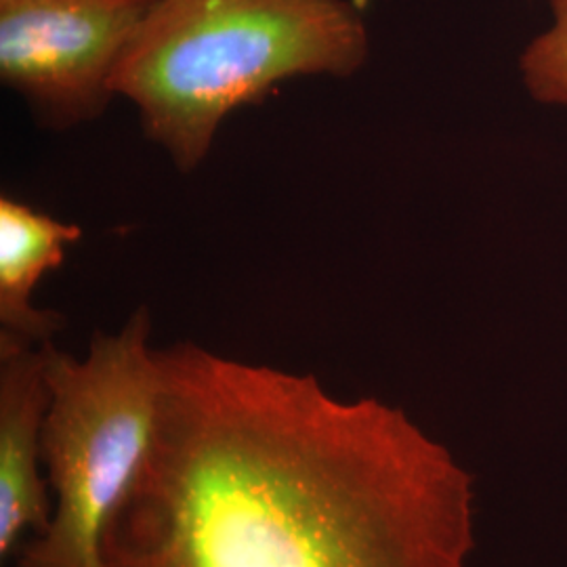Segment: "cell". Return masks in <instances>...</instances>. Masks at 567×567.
<instances>
[{
    "instance_id": "cell-6",
    "label": "cell",
    "mask_w": 567,
    "mask_h": 567,
    "mask_svg": "<svg viewBox=\"0 0 567 567\" xmlns=\"http://www.w3.org/2000/svg\"><path fill=\"white\" fill-rule=\"evenodd\" d=\"M81 238L79 225L63 224L11 196L0 198V337L32 344L53 341L63 316L37 307L32 295Z\"/></svg>"
},
{
    "instance_id": "cell-2",
    "label": "cell",
    "mask_w": 567,
    "mask_h": 567,
    "mask_svg": "<svg viewBox=\"0 0 567 567\" xmlns=\"http://www.w3.org/2000/svg\"><path fill=\"white\" fill-rule=\"evenodd\" d=\"M365 60L368 30L349 0H154L112 89L192 173L238 107L292 79H349Z\"/></svg>"
},
{
    "instance_id": "cell-3",
    "label": "cell",
    "mask_w": 567,
    "mask_h": 567,
    "mask_svg": "<svg viewBox=\"0 0 567 567\" xmlns=\"http://www.w3.org/2000/svg\"><path fill=\"white\" fill-rule=\"evenodd\" d=\"M147 307L95 332L72 358L47 344L51 405L42 461L55 494L49 526L16 553L18 567H105L103 538L156 433L161 364Z\"/></svg>"
},
{
    "instance_id": "cell-1",
    "label": "cell",
    "mask_w": 567,
    "mask_h": 567,
    "mask_svg": "<svg viewBox=\"0 0 567 567\" xmlns=\"http://www.w3.org/2000/svg\"><path fill=\"white\" fill-rule=\"evenodd\" d=\"M156 433L105 567H468L473 482L404 410L313 374L158 349Z\"/></svg>"
},
{
    "instance_id": "cell-4",
    "label": "cell",
    "mask_w": 567,
    "mask_h": 567,
    "mask_svg": "<svg viewBox=\"0 0 567 567\" xmlns=\"http://www.w3.org/2000/svg\"><path fill=\"white\" fill-rule=\"evenodd\" d=\"M154 0H0V81L44 128L102 116L112 79Z\"/></svg>"
},
{
    "instance_id": "cell-7",
    "label": "cell",
    "mask_w": 567,
    "mask_h": 567,
    "mask_svg": "<svg viewBox=\"0 0 567 567\" xmlns=\"http://www.w3.org/2000/svg\"><path fill=\"white\" fill-rule=\"evenodd\" d=\"M555 25L527 47L522 60L534 97L567 105V0H548Z\"/></svg>"
},
{
    "instance_id": "cell-5",
    "label": "cell",
    "mask_w": 567,
    "mask_h": 567,
    "mask_svg": "<svg viewBox=\"0 0 567 567\" xmlns=\"http://www.w3.org/2000/svg\"><path fill=\"white\" fill-rule=\"evenodd\" d=\"M53 343V341H51ZM47 344L0 337V557H16L25 534L53 517L42 477V435L51 405Z\"/></svg>"
}]
</instances>
